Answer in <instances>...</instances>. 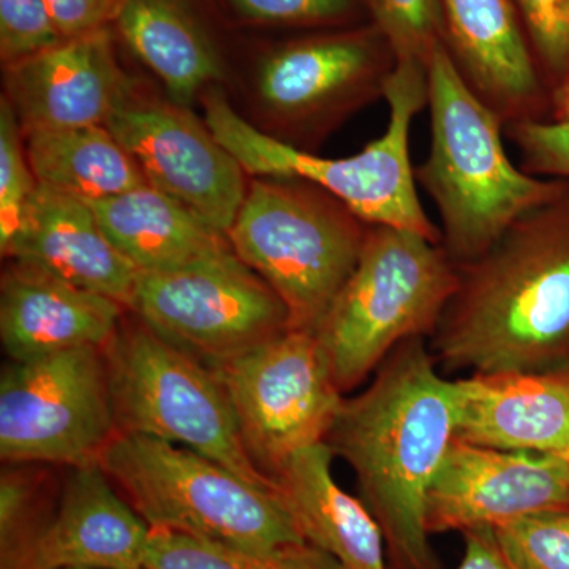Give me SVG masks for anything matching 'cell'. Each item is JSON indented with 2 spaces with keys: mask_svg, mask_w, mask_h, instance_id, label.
<instances>
[{
  "mask_svg": "<svg viewBox=\"0 0 569 569\" xmlns=\"http://www.w3.org/2000/svg\"><path fill=\"white\" fill-rule=\"evenodd\" d=\"M455 438V381L438 373L425 339L400 343L359 395L343 397L326 436L353 470L396 569H438L426 503Z\"/></svg>",
  "mask_w": 569,
  "mask_h": 569,
  "instance_id": "1",
  "label": "cell"
},
{
  "mask_svg": "<svg viewBox=\"0 0 569 569\" xmlns=\"http://www.w3.org/2000/svg\"><path fill=\"white\" fill-rule=\"evenodd\" d=\"M458 272L430 336L437 362L473 373L569 365V182Z\"/></svg>",
  "mask_w": 569,
  "mask_h": 569,
  "instance_id": "2",
  "label": "cell"
},
{
  "mask_svg": "<svg viewBox=\"0 0 569 569\" xmlns=\"http://www.w3.org/2000/svg\"><path fill=\"white\" fill-rule=\"evenodd\" d=\"M427 86L430 146L415 179L436 206L441 244L466 264L568 182L531 176L509 159L505 122L463 80L447 44L427 63Z\"/></svg>",
  "mask_w": 569,
  "mask_h": 569,
  "instance_id": "3",
  "label": "cell"
},
{
  "mask_svg": "<svg viewBox=\"0 0 569 569\" xmlns=\"http://www.w3.org/2000/svg\"><path fill=\"white\" fill-rule=\"evenodd\" d=\"M427 97L425 63L397 61L385 91L387 129L361 152L343 159L316 156L254 129L219 92L206 97L204 122L247 173L302 179L335 194L367 223L403 228L441 242L440 228L422 208L410 159L411 127L427 107Z\"/></svg>",
  "mask_w": 569,
  "mask_h": 569,
  "instance_id": "4",
  "label": "cell"
},
{
  "mask_svg": "<svg viewBox=\"0 0 569 569\" xmlns=\"http://www.w3.org/2000/svg\"><path fill=\"white\" fill-rule=\"evenodd\" d=\"M458 282L441 242L370 224L355 271L313 331L340 391L358 388L400 343L432 336Z\"/></svg>",
  "mask_w": 569,
  "mask_h": 569,
  "instance_id": "5",
  "label": "cell"
},
{
  "mask_svg": "<svg viewBox=\"0 0 569 569\" xmlns=\"http://www.w3.org/2000/svg\"><path fill=\"white\" fill-rule=\"evenodd\" d=\"M100 467L151 530L252 549L307 542L279 488L157 438L118 433Z\"/></svg>",
  "mask_w": 569,
  "mask_h": 569,
  "instance_id": "6",
  "label": "cell"
},
{
  "mask_svg": "<svg viewBox=\"0 0 569 569\" xmlns=\"http://www.w3.org/2000/svg\"><path fill=\"white\" fill-rule=\"evenodd\" d=\"M369 227L313 183L260 178L250 182L227 238L282 299L291 328L316 331L355 271Z\"/></svg>",
  "mask_w": 569,
  "mask_h": 569,
  "instance_id": "7",
  "label": "cell"
},
{
  "mask_svg": "<svg viewBox=\"0 0 569 569\" xmlns=\"http://www.w3.org/2000/svg\"><path fill=\"white\" fill-rule=\"evenodd\" d=\"M103 353L118 433L192 449L253 485L279 488L247 455L211 366L167 342L137 317L123 318Z\"/></svg>",
  "mask_w": 569,
  "mask_h": 569,
  "instance_id": "8",
  "label": "cell"
},
{
  "mask_svg": "<svg viewBox=\"0 0 569 569\" xmlns=\"http://www.w3.org/2000/svg\"><path fill=\"white\" fill-rule=\"evenodd\" d=\"M118 436L103 348L9 361L0 376V459L80 468Z\"/></svg>",
  "mask_w": 569,
  "mask_h": 569,
  "instance_id": "9",
  "label": "cell"
},
{
  "mask_svg": "<svg viewBox=\"0 0 569 569\" xmlns=\"http://www.w3.org/2000/svg\"><path fill=\"white\" fill-rule=\"evenodd\" d=\"M129 310L211 367L291 329L282 299L230 242L173 271L138 274Z\"/></svg>",
  "mask_w": 569,
  "mask_h": 569,
  "instance_id": "10",
  "label": "cell"
},
{
  "mask_svg": "<svg viewBox=\"0 0 569 569\" xmlns=\"http://www.w3.org/2000/svg\"><path fill=\"white\" fill-rule=\"evenodd\" d=\"M258 470L274 479L296 452L323 443L343 402L316 332L288 329L212 367Z\"/></svg>",
  "mask_w": 569,
  "mask_h": 569,
  "instance_id": "11",
  "label": "cell"
},
{
  "mask_svg": "<svg viewBox=\"0 0 569 569\" xmlns=\"http://www.w3.org/2000/svg\"><path fill=\"white\" fill-rule=\"evenodd\" d=\"M396 54L372 22L272 44L258 63L257 91L283 132L316 140L385 99Z\"/></svg>",
  "mask_w": 569,
  "mask_h": 569,
  "instance_id": "12",
  "label": "cell"
},
{
  "mask_svg": "<svg viewBox=\"0 0 569 569\" xmlns=\"http://www.w3.org/2000/svg\"><path fill=\"white\" fill-rule=\"evenodd\" d=\"M104 127L141 168L146 181L182 204L216 233L228 236L244 203V168L174 102L137 96L116 104Z\"/></svg>",
  "mask_w": 569,
  "mask_h": 569,
  "instance_id": "13",
  "label": "cell"
},
{
  "mask_svg": "<svg viewBox=\"0 0 569 569\" xmlns=\"http://www.w3.org/2000/svg\"><path fill=\"white\" fill-rule=\"evenodd\" d=\"M569 507V456L503 451L455 438L426 503L430 535L498 529Z\"/></svg>",
  "mask_w": 569,
  "mask_h": 569,
  "instance_id": "14",
  "label": "cell"
},
{
  "mask_svg": "<svg viewBox=\"0 0 569 569\" xmlns=\"http://www.w3.org/2000/svg\"><path fill=\"white\" fill-rule=\"evenodd\" d=\"M70 470L56 507L0 550V569H144L151 527L99 463Z\"/></svg>",
  "mask_w": 569,
  "mask_h": 569,
  "instance_id": "15",
  "label": "cell"
},
{
  "mask_svg": "<svg viewBox=\"0 0 569 569\" xmlns=\"http://www.w3.org/2000/svg\"><path fill=\"white\" fill-rule=\"evenodd\" d=\"M118 41L110 26L3 67V97L22 133L104 126L132 89L119 63Z\"/></svg>",
  "mask_w": 569,
  "mask_h": 569,
  "instance_id": "16",
  "label": "cell"
},
{
  "mask_svg": "<svg viewBox=\"0 0 569 569\" xmlns=\"http://www.w3.org/2000/svg\"><path fill=\"white\" fill-rule=\"evenodd\" d=\"M447 48L467 84L505 123L549 119L539 74L515 0H441Z\"/></svg>",
  "mask_w": 569,
  "mask_h": 569,
  "instance_id": "17",
  "label": "cell"
},
{
  "mask_svg": "<svg viewBox=\"0 0 569 569\" xmlns=\"http://www.w3.org/2000/svg\"><path fill=\"white\" fill-rule=\"evenodd\" d=\"M456 438L503 451L569 456V365L455 381Z\"/></svg>",
  "mask_w": 569,
  "mask_h": 569,
  "instance_id": "18",
  "label": "cell"
},
{
  "mask_svg": "<svg viewBox=\"0 0 569 569\" xmlns=\"http://www.w3.org/2000/svg\"><path fill=\"white\" fill-rule=\"evenodd\" d=\"M126 307L74 287L36 266L11 261L0 282V340L9 361L104 348L118 332Z\"/></svg>",
  "mask_w": 569,
  "mask_h": 569,
  "instance_id": "19",
  "label": "cell"
},
{
  "mask_svg": "<svg viewBox=\"0 0 569 569\" xmlns=\"http://www.w3.org/2000/svg\"><path fill=\"white\" fill-rule=\"evenodd\" d=\"M3 257L36 266L130 309L138 274L103 233L91 204L37 182Z\"/></svg>",
  "mask_w": 569,
  "mask_h": 569,
  "instance_id": "20",
  "label": "cell"
},
{
  "mask_svg": "<svg viewBox=\"0 0 569 569\" xmlns=\"http://www.w3.org/2000/svg\"><path fill=\"white\" fill-rule=\"evenodd\" d=\"M111 28L174 103L186 107L223 77L222 48L203 0H119Z\"/></svg>",
  "mask_w": 569,
  "mask_h": 569,
  "instance_id": "21",
  "label": "cell"
},
{
  "mask_svg": "<svg viewBox=\"0 0 569 569\" xmlns=\"http://www.w3.org/2000/svg\"><path fill=\"white\" fill-rule=\"evenodd\" d=\"M332 459L326 441L313 445L288 459L274 481L307 542L343 569H389L383 531L361 498L337 485Z\"/></svg>",
  "mask_w": 569,
  "mask_h": 569,
  "instance_id": "22",
  "label": "cell"
},
{
  "mask_svg": "<svg viewBox=\"0 0 569 569\" xmlns=\"http://www.w3.org/2000/svg\"><path fill=\"white\" fill-rule=\"evenodd\" d=\"M88 203L111 244L140 274L173 271L230 242L151 183Z\"/></svg>",
  "mask_w": 569,
  "mask_h": 569,
  "instance_id": "23",
  "label": "cell"
},
{
  "mask_svg": "<svg viewBox=\"0 0 569 569\" xmlns=\"http://www.w3.org/2000/svg\"><path fill=\"white\" fill-rule=\"evenodd\" d=\"M36 181L84 201L146 186V176L104 126L22 133Z\"/></svg>",
  "mask_w": 569,
  "mask_h": 569,
  "instance_id": "24",
  "label": "cell"
},
{
  "mask_svg": "<svg viewBox=\"0 0 569 569\" xmlns=\"http://www.w3.org/2000/svg\"><path fill=\"white\" fill-rule=\"evenodd\" d=\"M144 569H343L310 542L276 549H252L152 530Z\"/></svg>",
  "mask_w": 569,
  "mask_h": 569,
  "instance_id": "25",
  "label": "cell"
},
{
  "mask_svg": "<svg viewBox=\"0 0 569 569\" xmlns=\"http://www.w3.org/2000/svg\"><path fill=\"white\" fill-rule=\"evenodd\" d=\"M369 21L383 33L397 61L429 63L447 44L441 0H365Z\"/></svg>",
  "mask_w": 569,
  "mask_h": 569,
  "instance_id": "26",
  "label": "cell"
},
{
  "mask_svg": "<svg viewBox=\"0 0 569 569\" xmlns=\"http://www.w3.org/2000/svg\"><path fill=\"white\" fill-rule=\"evenodd\" d=\"M236 17L266 28L329 31L369 21L365 0H222Z\"/></svg>",
  "mask_w": 569,
  "mask_h": 569,
  "instance_id": "27",
  "label": "cell"
},
{
  "mask_svg": "<svg viewBox=\"0 0 569 569\" xmlns=\"http://www.w3.org/2000/svg\"><path fill=\"white\" fill-rule=\"evenodd\" d=\"M518 569H569V507L535 512L493 529Z\"/></svg>",
  "mask_w": 569,
  "mask_h": 569,
  "instance_id": "28",
  "label": "cell"
},
{
  "mask_svg": "<svg viewBox=\"0 0 569 569\" xmlns=\"http://www.w3.org/2000/svg\"><path fill=\"white\" fill-rule=\"evenodd\" d=\"M549 96L569 86V0H515Z\"/></svg>",
  "mask_w": 569,
  "mask_h": 569,
  "instance_id": "29",
  "label": "cell"
},
{
  "mask_svg": "<svg viewBox=\"0 0 569 569\" xmlns=\"http://www.w3.org/2000/svg\"><path fill=\"white\" fill-rule=\"evenodd\" d=\"M21 126L6 97L0 102V250L10 244L36 190V176L21 144Z\"/></svg>",
  "mask_w": 569,
  "mask_h": 569,
  "instance_id": "30",
  "label": "cell"
},
{
  "mask_svg": "<svg viewBox=\"0 0 569 569\" xmlns=\"http://www.w3.org/2000/svg\"><path fill=\"white\" fill-rule=\"evenodd\" d=\"M67 40L43 0H0V58L3 67L26 61Z\"/></svg>",
  "mask_w": 569,
  "mask_h": 569,
  "instance_id": "31",
  "label": "cell"
},
{
  "mask_svg": "<svg viewBox=\"0 0 569 569\" xmlns=\"http://www.w3.org/2000/svg\"><path fill=\"white\" fill-rule=\"evenodd\" d=\"M33 463H6L0 477V550L10 548L44 515L47 471Z\"/></svg>",
  "mask_w": 569,
  "mask_h": 569,
  "instance_id": "32",
  "label": "cell"
},
{
  "mask_svg": "<svg viewBox=\"0 0 569 569\" xmlns=\"http://www.w3.org/2000/svg\"><path fill=\"white\" fill-rule=\"evenodd\" d=\"M505 138L516 146L526 173L569 182V121L526 119L505 123Z\"/></svg>",
  "mask_w": 569,
  "mask_h": 569,
  "instance_id": "33",
  "label": "cell"
},
{
  "mask_svg": "<svg viewBox=\"0 0 569 569\" xmlns=\"http://www.w3.org/2000/svg\"><path fill=\"white\" fill-rule=\"evenodd\" d=\"M66 39L110 28L119 0H43Z\"/></svg>",
  "mask_w": 569,
  "mask_h": 569,
  "instance_id": "34",
  "label": "cell"
},
{
  "mask_svg": "<svg viewBox=\"0 0 569 569\" xmlns=\"http://www.w3.org/2000/svg\"><path fill=\"white\" fill-rule=\"evenodd\" d=\"M466 550L456 569H518L498 545L493 529H475L463 533Z\"/></svg>",
  "mask_w": 569,
  "mask_h": 569,
  "instance_id": "35",
  "label": "cell"
},
{
  "mask_svg": "<svg viewBox=\"0 0 569 569\" xmlns=\"http://www.w3.org/2000/svg\"><path fill=\"white\" fill-rule=\"evenodd\" d=\"M550 121H569V86L550 96Z\"/></svg>",
  "mask_w": 569,
  "mask_h": 569,
  "instance_id": "36",
  "label": "cell"
},
{
  "mask_svg": "<svg viewBox=\"0 0 569 569\" xmlns=\"http://www.w3.org/2000/svg\"><path fill=\"white\" fill-rule=\"evenodd\" d=\"M71 569H103V568H71Z\"/></svg>",
  "mask_w": 569,
  "mask_h": 569,
  "instance_id": "37",
  "label": "cell"
}]
</instances>
